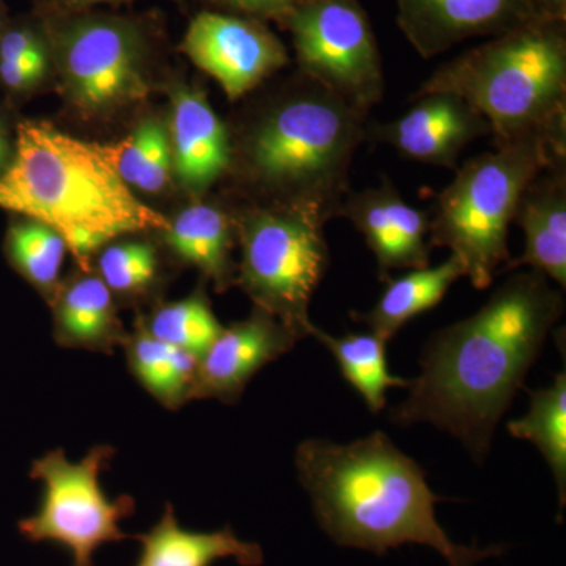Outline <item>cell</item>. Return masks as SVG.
Wrapping results in <instances>:
<instances>
[{
  "label": "cell",
  "instance_id": "cell-1",
  "mask_svg": "<svg viewBox=\"0 0 566 566\" xmlns=\"http://www.w3.org/2000/svg\"><path fill=\"white\" fill-rule=\"evenodd\" d=\"M564 312V296L545 274L510 275L479 312L430 338L420 375L409 379V395L389 419L400 427L434 424L482 463Z\"/></svg>",
  "mask_w": 566,
  "mask_h": 566
},
{
  "label": "cell",
  "instance_id": "cell-2",
  "mask_svg": "<svg viewBox=\"0 0 566 566\" xmlns=\"http://www.w3.org/2000/svg\"><path fill=\"white\" fill-rule=\"evenodd\" d=\"M297 479L307 491L319 527L338 546L385 556L392 547H433L449 566H475L501 556L504 547L453 543L436 517L444 499L428 486L423 469L382 431L337 444L301 442L294 455Z\"/></svg>",
  "mask_w": 566,
  "mask_h": 566
},
{
  "label": "cell",
  "instance_id": "cell-3",
  "mask_svg": "<svg viewBox=\"0 0 566 566\" xmlns=\"http://www.w3.org/2000/svg\"><path fill=\"white\" fill-rule=\"evenodd\" d=\"M0 210L50 226L81 270H92L93 256L117 238L163 232L169 223L122 180L109 145L33 120L18 123L13 155L0 174Z\"/></svg>",
  "mask_w": 566,
  "mask_h": 566
},
{
  "label": "cell",
  "instance_id": "cell-4",
  "mask_svg": "<svg viewBox=\"0 0 566 566\" xmlns=\"http://www.w3.org/2000/svg\"><path fill=\"white\" fill-rule=\"evenodd\" d=\"M367 112L300 73L232 137V167L255 203L315 208L327 221L352 189L349 169L367 137Z\"/></svg>",
  "mask_w": 566,
  "mask_h": 566
},
{
  "label": "cell",
  "instance_id": "cell-5",
  "mask_svg": "<svg viewBox=\"0 0 566 566\" xmlns=\"http://www.w3.org/2000/svg\"><path fill=\"white\" fill-rule=\"evenodd\" d=\"M460 96L491 126L494 147L542 136L566 148V22L535 18L444 63L412 98Z\"/></svg>",
  "mask_w": 566,
  "mask_h": 566
},
{
  "label": "cell",
  "instance_id": "cell-6",
  "mask_svg": "<svg viewBox=\"0 0 566 566\" xmlns=\"http://www.w3.org/2000/svg\"><path fill=\"white\" fill-rule=\"evenodd\" d=\"M562 159L566 148L528 136L465 161L436 199L430 248L450 249L472 285L488 289L497 268L510 262V223L515 221L524 189Z\"/></svg>",
  "mask_w": 566,
  "mask_h": 566
},
{
  "label": "cell",
  "instance_id": "cell-7",
  "mask_svg": "<svg viewBox=\"0 0 566 566\" xmlns=\"http://www.w3.org/2000/svg\"><path fill=\"white\" fill-rule=\"evenodd\" d=\"M232 214L241 245L237 285L300 340L312 337L308 307L329 263L326 216L289 203H251Z\"/></svg>",
  "mask_w": 566,
  "mask_h": 566
},
{
  "label": "cell",
  "instance_id": "cell-8",
  "mask_svg": "<svg viewBox=\"0 0 566 566\" xmlns=\"http://www.w3.org/2000/svg\"><path fill=\"white\" fill-rule=\"evenodd\" d=\"M43 33L66 103L82 120H106L147 99L148 44L137 22L103 14L44 18Z\"/></svg>",
  "mask_w": 566,
  "mask_h": 566
},
{
  "label": "cell",
  "instance_id": "cell-9",
  "mask_svg": "<svg viewBox=\"0 0 566 566\" xmlns=\"http://www.w3.org/2000/svg\"><path fill=\"white\" fill-rule=\"evenodd\" d=\"M117 450L95 446L80 463H73L62 449L51 450L33 461L32 480L43 483L36 512L22 517L18 531L31 543H54L70 551L73 566H93V556L106 543L134 538L120 523L136 512L128 494L107 497L99 475Z\"/></svg>",
  "mask_w": 566,
  "mask_h": 566
},
{
  "label": "cell",
  "instance_id": "cell-10",
  "mask_svg": "<svg viewBox=\"0 0 566 566\" xmlns=\"http://www.w3.org/2000/svg\"><path fill=\"white\" fill-rule=\"evenodd\" d=\"M279 24L292 35L301 74L367 114L381 103L382 59L359 0H308Z\"/></svg>",
  "mask_w": 566,
  "mask_h": 566
},
{
  "label": "cell",
  "instance_id": "cell-11",
  "mask_svg": "<svg viewBox=\"0 0 566 566\" xmlns=\"http://www.w3.org/2000/svg\"><path fill=\"white\" fill-rule=\"evenodd\" d=\"M181 51L237 102L289 65L286 48L262 21L203 11L189 24Z\"/></svg>",
  "mask_w": 566,
  "mask_h": 566
},
{
  "label": "cell",
  "instance_id": "cell-12",
  "mask_svg": "<svg viewBox=\"0 0 566 566\" xmlns=\"http://www.w3.org/2000/svg\"><path fill=\"white\" fill-rule=\"evenodd\" d=\"M300 337L262 308L223 327L210 348L197 359L189 401L214 400L237 405L249 381L264 365L292 352Z\"/></svg>",
  "mask_w": 566,
  "mask_h": 566
},
{
  "label": "cell",
  "instance_id": "cell-13",
  "mask_svg": "<svg viewBox=\"0 0 566 566\" xmlns=\"http://www.w3.org/2000/svg\"><path fill=\"white\" fill-rule=\"evenodd\" d=\"M535 18L532 0H397L398 29L423 59L475 36L502 35Z\"/></svg>",
  "mask_w": 566,
  "mask_h": 566
},
{
  "label": "cell",
  "instance_id": "cell-14",
  "mask_svg": "<svg viewBox=\"0 0 566 566\" xmlns=\"http://www.w3.org/2000/svg\"><path fill=\"white\" fill-rule=\"evenodd\" d=\"M412 99L416 104L403 117L368 128L367 136L412 161L453 170L468 145L491 136L490 123L453 93H428Z\"/></svg>",
  "mask_w": 566,
  "mask_h": 566
},
{
  "label": "cell",
  "instance_id": "cell-15",
  "mask_svg": "<svg viewBox=\"0 0 566 566\" xmlns=\"http://www.w3.org/2000/svg\"><path fill=\"white\" fill-rule=\"evenodd\" d=\"M338 218L348 219L363 234L381 279L387 281L390 271L422 270L430 264V216L406 203L386 177L376 188L349 192Z\"/></svg>",
  "mask_w": 566,
  "mask_h": 566
},
{
  "label": "cell",
  "instance_id": "cell-16",
  "mask_svg": "<svg viewBox=\"0 0 566 566\" xmlns=\"http://www.w3.org/2000/svg\"><path fill=\"white\" fill-rule=\"evenodd\" d=\"M174 177L191 196L202 197L232 167V133L199 88L178 87L169 126Z\"/></svg>",
  "mask_w": 566,
  "mask_h": 566
},
{
  "label": "cell",
  "instance_id": "cell-17",
  "mask_svg": "<svg viewBox=\"0 0 566 566\" xmlns=\"http://www.w3.org/2000/svg\"><path fill=\"white\" fill-rule=\"evenodd\" d=\"M526 237L524 253L510 268L531 266L566 289V159L528 182L515 221Z\"/></svg>",
  "mask_w": 566,
  "mask_h": 566
},
{
  "label": "cell",
  "instance_id": "cell-18",
  "mask_svg": "<svg viewBox=\"0 0 566 566\" xmlns=\"http://www.w3.org/2000/svg\"><path fill=\"white\" fill-rule=\"evenodd\" d=\"M55 344L62 348L114 354L128 340L114 294L93 270H77L52 300Z\"/></svg>",
  "mask_w": 566,
  "mask_h": 566
},
{
  "label": "cell",
  "instance_id": "cell-19",
  "mask_svg": "<svg viewBox=\"0 0 566 566\" xmlns=\"http://www.w3.org/2000/svg\"><path fill=\"white\" fill-rule=\"evenodd\" d=\"M161 234L175 259L197 268L216 292L237 285L232 256L237 230L229 211L218 205L193 203L169 221Z\"/></svg>",
  "mask_w": 566,
  "mask_h": 566
},
{
  "label": "cell",
  "instance_id": "cell-20",
  "mask_svg": "<svg viewBox=\"0 0 566 566\" xmlns=\"http://www.w3.org/2000/svg\"><path fill=\"white\" fill-rule=\"evenodd\" d=\"M134 539L140 543L134 566H212L222 558H234L241 566H259L264 558L260 545L238 538L232 527L186 531L170 502L164 506L158 523L147 534L134 535Z\"/></svg>",
  "mask_w": 566,
  "mask_h": 566
},
{
  "label": "cell",
  "instance_id": "cell-21",
  "mask_svg": "<svg viewBox=\"0 0 566 566\" xmlns=\"http://www.w3.org/2000/svg\"><path fill=\"white\" fill-rule=\"evenodd\" d=\"M461 277H465L464 266L455 255H450L439 266L411 270L394 281L387 279L389 286L375 307L367 314L353 312V319L367 324L370 333L387 344L406 323L441 303Z\"/></svg>",
  "mask_w": 566,
  "mask_h": 566
},
{
  "label": "cell",
  "instance_id": "cell-22",
  "mask_svg": "<svg viewBox=\"0 0 566 566\" xmlns=\"http://www.w3.org/2000/svg\"><path fill=\"white\" fill-rule=\"evenodd\" d=\"M123 349L129 374L159 405L178 411L188 403L197 357L153 337L139 316Z\"/></svg>",
  "mask_w": 566,
  "mask_h": 566
},
{
  "label": "cell",
  "instance_id": "cell-23",
  "mask_svg": "<svg viewBox=\"0 0 566 566\" xmlns=\"http://www.w3.org/2000/svg\"><path fill=\"white\" fill-rule=\"evenodd\" d=\"M312 337L326 346L346 381L364 398L374 415L385 409L389 387H408V379L394 376L387 364L386 342L375 334H346L333 337L315 326Z\"/></svg>",
  "mask_w": 566,
  "mask_h": 566
},
{
  "label": "cell",
  "instance_id": "cell-24",
  "mask_svg": "<svg viewBox=\"0 0 566 566\" xmlns=\"http://www.w3.org/2000/svg\"><path fill=\"white\" fill-rule=\"evenodd\" d=\"M61 234L46 223L17 216L7 229L3 253L10 266L52 303L59 286L65 253Z\"/></svg>",
  "mask_w": 566,
  "mask_h": 566
},
{
  "label": "cell",
  "instance_id": "cell-25",
  "mask_svg": "<svg viewBox=\"0 0 566 566\" xmlns=\"http://www.w3.org/2000/svg\"><path fill=\"white\" fill-rule=\"evenodd\" d=\"M517 439H526L545 457L556 479L558 502H566V374L556 375L553 386L531 390V409L523 419L506 423Z\"/></svg>",
  "mask_w": 566,
  "mask_h": 566
},
{
  "label": "cell",
  "instance_id": "cell-26",
  "mask_svg": "<svg viewBox=\"0 0 566 566\" xmlns=\"http://www.w3.org/2000/svg\"><path fill=\"white\" fill-rule=\"evenodd\" d=\"M109 147L115 167L129 188L158 193L172 180L169 133L159 118L139 123L125 139Z\"/></svg>",
  "mask_w": 566,
  "mask_h": 566
},
{
  "label": "cell",
  "instance_id": "cell-27",
  "mask_svg": "<svg viewBox=\"0 0 566 566\" xmlns=\"http://www.w3.org/2000/svg\"><path fill=\"white\" fill-rule=\"evenodd\" d=\"M139 318L153 337L197 359L223 329L203 290L175 303L158 304Z\"/></svg>",
  "mask_w": 566,
  "mask_h": 566
},
{
  "label": "cell",
  "instance_id": "cell-28",
  "mask_svg": "<svg viewBox=\"0 0 566 566\" xmlns=\"http://www.w3.org/2000/svg\"><path fill=\"white\" fill-rule=\"evenodd\" d=\"M95 273L122 300L148 296L161 282L158 249L148 241H112L96 253Z\"/></svg>",
  "mask_w": 566,
  "mask_h": 566
},
{
  "label": "cell",
  "instance_id": "cell-29",
  "mask_svg": "<svg viewBox=\"0 0 566 566\" xmlns=\"http://www.w3.org/2000/svg\"><path fill=\"white\" fill-rule=\"evenodd\" d=\"M50 57L46 36L28 22H9L0 32V61L50 63Z\"/></svg>",
  "mask_w": 566,
  "mask_h": 566
},
{
  "label": "cell",
  "instance_id": "cell-30",
  "mask_svg": "<svg viewBox=\"0 0 566 566\" xmlns=\"http://www.w3.org/2000/svg\"><path fill=\"white\" fill-rule=\"evenodd\" d=\"M216 6L233 11L240 17L251 20H273L279 22L283 17L308 2V0H211Z\"/></svg>",
  "mask_w": 566,
  "mask_h": 566
},
{
  "label": "cell",
  "instance_id": "cell-31",
  "mask_svg": "<svg viewBox=\"0 0 566 566\" xmlns=\"http://www.w3.org/2000/svg\"><path fill=\"white\" fill-rule=\"evenodd\" d=\"M50 63L0 61V85L11 95L31 92L46 77Z\"/></svg>",
  "mask_w": 566,
  "mask_h": 566
},
{
  "label": "cell",
  "instance_id": "cell-32",
  "mask_svg": "<svg viewBox=\"0 0 566 566\" xmlns=\"http://www.w3.org/2000/svg\"><path fill=\"white\" fill-rule=\"evenodd\" d=\"M126 0H39V10L43 18L70 17L85 13L92 7L102 3H118Z\"/></svg>",
  "mask_w": 566,
  "mask_h": 566
},
{
  "label": "cell",
  "instance_id": "cell-33",
  "mask_svg": "<svg viewBox=\"0 0 566 566\" xmlns=\"http://www.w3.org/2000/svg\"><path fill=\"white\" fill-rule=\"evenodd\" d=\"M532 3L542 20L566 22V0H532Z\"/></svg>",
  "mask_w": 566,
  "mask_h": 566
},
{
  "label": "cell",
  "instance_id": "cell-34",
  "mask_svg": "<svg viewBox=\"0 0 566 566\" xmlns=\"http://www.w3.org/2000/svg\"><path fill=\"white\" fill-rule=\"evenodd\" d=\"M11 155H13V145H11L9 128L0 118V174L9 166Z\"/></svg>",
  "mask_w": 566,
  "mask_h": 566
},
{
  "label": "cell",
  "instance_id": "cell-35",
  "mask_svg": "<svg viewBox=\"0 0 566 566\" xmlns=\"http://www.w3.org/2000/svg\"><path fill=\"white\" fill-rule=\"evenodd\" d=\"M7 24H9V21H7L6 7H3L2 0H0V32L3 31Z\"/></svg>",
  "mask_w": 566,
  "mask_h": 566
}]
</instances>
